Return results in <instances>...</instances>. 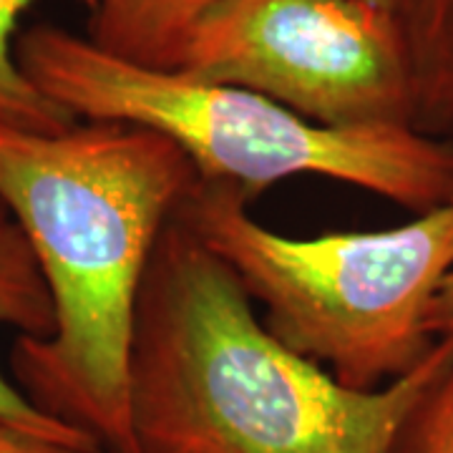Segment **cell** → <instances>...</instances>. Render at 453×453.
I'll use <instances>...</instances> for the list:
<instances>
[{"label": "cell", "instance_id": "obj_8", "mask_svg": "<svg viewBox=\"0 0 453 453\" xmlns=\"http://www.w3.org/2000/svg\"><path fill=\"white\" fill-rule=\"evenodd\" d=\"M403 33L413 127L438 139L453 136V0H405Z\"/></svg>", "mask_w": 453, "mask_h": 453}, {"label": "cell", "instance_id": "obj_6", "mask_svg": "<svg viewBox=\"0 0 453 453\" xmlns=\"http://www.w3.org/2000/svg\"><path fill=\"white\" fill-rule=\"evenodd\" d=\"M0 327H13L18 330V335H31V338H49L53 330V308H50L43 275L38 270V262L23 229L3 199H0ZM0 421L38 436L96 449L83 434L53 421L43 411H38L3 372H0Z\"/></svg>", "mask_w": 453, "mask_h": 453}, {"label": "cell", "instance_id": "obj_11", "mask_svg": "<svg viewBox=\"0 0 453 453\" xmlns=\"http://www.w3.org/2000/svg\"><path fill=\"white\" fill-rule=\"evenodd\" d=\"M0 453H98L96 449L65 443L56 438L38 436L31 431L16 428L11 423L0 421Z\"/></svg>", "mask_w": 453, "mask_h": 453}, {"label": "cell", "instance_id": "obj_3", "mask_svg": "<svg viewBox=\"0 0 453 453\" xmlns=\"http://www.w3.org/2000/svg\"><path fill=\"white\" fill-rule=\"evenodd\" d=\"M16 58L76 121L157 131L181 149L196 179L247 199L295 177L342 181L416 214L453 199V142L411 124L320 127L240 86L116 58L58 26L20 33Z\"/></svg>", "mask_w": 453, "mask_h": 453}, {"label": "cell", "instance_id": "obj_7", "mask_svg": "<svg viewBox=\"0 0 453 453\" xmlns=\"http://www.w3.org/2000/svg\"><path fill=\"white\" fill-rule=\"evenodd\" d=\"M217 0H94L88 41L131 64L174 71L195 26Z\"/></svg>", "mask_w": 453, "mask_h": 453}, {"label": "cell", "instance_id": "obj_13", "mask_svg": "<svg viewBox=\"0 0 453 453\" xmlns=\"http://www.w3.org/2000/svg\"><path fill=\"white\" fill-rule=\"evenodd\" d=\"M360 3L372 5V8H378V11H386V13H390V16L398 18V13H401V8H403L405 0H360Z\"/></svg>", "mask_w": 453, "mask_h": 453}, {"label": "cell", "instance_id": "obj_12", "mask_svg": "<svg viewBox=\"0 0 453 453\" xmlns=\"http://www.w3.org/2000/svg\"><path fill=\"white\" fill-rule=\"evenodd\" d=\"M431 333L436 338L453 340V273L443 282L436 303H434V310H431Z\"/></svg>", "mask_w": 453, "mask_h": 453}, {"label": "cell", "instance_id": "obj_5", "mask_svg": "<svg viewBox=\"0 0 453 453\" xmlns=\"http://www.w3.org/2000/svg\"><path fill=\"white\" fill-rule=\"evenodd\" d=\"M174 71L255 91L320 127H413L401 23L360 0H217Z\"/></svg>", "mask_w": 453, "mask_h": 453}, {"label": "cell", "instance_id": "obj_2", "mask_svg": "<svg viewBox=\"0 0 453 453\" xmlns=\"http://www.w3.org/2000/svg\"><path fill=\"white\" fill-rule=\"evenodd\" d=\"M451 356L453 340L438 338L388 386H342L265 327L240 280L174 214L136 312L134 453H398Z\"/></svg>", "mask_w": 453, "mask_h": 453}, {"label": "cell", "instance_id": "obj_4", "mask_svg": "<svg viewBox=\"0 0 453 453\" xmlns=\"http://www.w3.org/2000/svg\"><path fill=\"white\" fill-rule=\"evenodd\" d=\"M177 219L262 303L282 345L348 388L388 386L438 342L431 310L453 273V199L388 229L288 237L259 225L242 192L196 179Z\"/></svg>", "mask_w": 453, "mask_h": 453}, {"label": "cell", "instance_id": "obj_1", "mask_svg": "<svg viewBox=\"0 0 453 453\" xmlns=\"http://www.w3.org/2000/svg\"><path fill=\"white\" fill-rule=\"evenodd\" d=\"M195 184L181 149L136 124L76 121L58 134L0 127V199L53 308L49 338L13 342L11 380L101 453H134L139 297L164 226Z\"/></svg>", "mask_w": 453, "mask_h": 453}, {"label": "cell", "instance_id": "obj_10", "mask_svg": "<svg viewBox=\"0 0 453 453\" xmlns=\"http://www.w3.org/2000/svg\"><path fill=\"white\" fill-rule=\"evenodd\" d=\"M398 453H453V356L413 411Z\"/></svg>", "mask_w": 453, "mask_h": 453}, {"label": "cell", "instance_id": "obj_9", "mask_svg": "<svg viewBox=\"0 0 453 453\" xmlns=\"http://www.w3.org/2000/svg\"><path fill=\"white\" fill-rule=\"evenodd\" d=\"M33 0H0V127L58 134L76 124L71 113L43 96L28 76L20 71L16 58L18 18ZM91 11L94 0H81Z\"/></svg>", "mask_w": 453, "mask_h": 453}]
</instances>
